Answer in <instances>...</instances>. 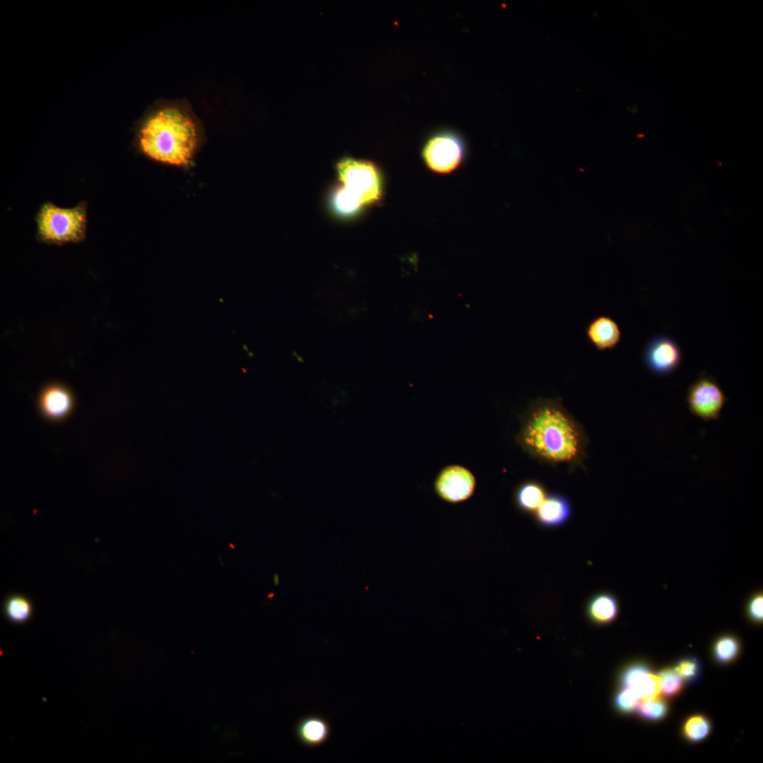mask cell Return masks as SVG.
Instances as JSON below:
<instances>
[{"label":"cell","mask_w":763,"mask_h":763,"mask_svg":"<svg viewBox=\"0 0 763 763\" xmlns=\"http://www.w3.org/2000/svg\"><path fill=\"white\" fill-rule=\"evenodd\" d=\"M516 441L531 458L550 465L581 466L588 439L560 398H538L521 418Z\"/></svg>","instance_id":"obj_1"},{"label":"cell","mask_w":763,"mask_h":763,"mask_svg":"<svg viewBox=\"0 0 763 763\" xmlns=\"http://www.w3.org/2000/svg\"><path fill=\"white\" fill-rule=\"evenodd\" d=\"M194 118L177 106H167L151 114L138 134L141 151L153 160L188 167L199 143Z\"/></svg>","instance_id":"obj_2"},{"label":"cell","mask_w":763,"mask_h":763,"mask_svg":"<svg viewBox=\"0 0 763 763\" xmlns=\"http://www.w3.org/2000/svg\"><path fill=\"white\" fill-rule=\"evenodd\" d=\"M338 170L345 184L334 199L339 211L353 213L363 204L379 199L380 179L378 171L372 162L346 158L338 164Z\"/></svg>","instance_id":"obj_3"},{"label":"cell","mask_w":763,"mask_h":763,"mask_svg":"<svg viewBox=\"0 0 763 763\" xmlns=\"http://www.w3.org/2000/svg\"><path fill=\"white\" fill-rule=\"evenodd\" d=\"M38 234L45 242L61 244L82 240L85 230L83 203L64 209L45 203L37 216Z\"/></svg>","instance_id":"obj_4"},{"label":"cell","mask_w":763,"mask_h":763,"mask_svg":"<svg viewBox=\"0 0 763 763\" xmlns=\"http://www.w3.org/2000/svg\"><path fill=\"white\" fill-rule=\"evenodd\" d=\"M727 401L716 379L705 372L700 373L687 390L689 411L704 422L719 419Z\"/></svg>","instance_id":"obj_5"},{"label":"cell","mask_w":763,"mask_h":763,"mask_svg":"<svg viewBox=\"0 0 763 763\" xmlns=\"http://www.w3.org/2000/svg\"><path fill=\"white\" fill-rule=\"evenodd\" d=\"M464 154L462 141L457 135L444 132L431 137L426 143L422 156L427 165L439 173H448L461 162Z\"/></svg>","instance_id":"obj_6"},{"label":"cell","mask_w":763,"mask_h":763,"mask_svg":"<svg viewBox=\"0 0 763 763\" xmlns=\"http://www.w3.org/2000/svg\"><path fill=\"white\" fill-rule=\"evenodd\" d=\"M682 352L675 341L666 335H658L651 339L644 351V360L647 368L657 375H668L674 372L682 362Z\"/></svg>","instance_id":"obj_7"},{"label":"cell","mask_w":763,"mask_h":763,"mask_svg":"<svg viewBox=\"0 0 763 763\" xmlns=\"http://www.w3.org/2000/svg\"><path fill=\"white\" fill-rule=\"evenodd\" d=\"M475 479L467 468L451 465L443 468L438 474L434 488L443 499L452 503L463 502L473 493Z\"/></svg>","instance_id":"obj_8"},{"label":"cell","mask_w":763,"mask_h":763,"mask_svg":"<svg viewBox=\"0 0 763 763\" xmlns=\"http://www.w3.org/2000/svg\"><path fill=\"white\" fill-rule=\"evenodd\" d=\"M586 336L598 350L615 348L621 340L622 333L617 322L611 317L600 315L590 321L586 327Z\"/></svg>","instance_id":"obj_9"},{"label":"cell","mask_w":763,"mask_h":763,"mask_svg":"<svg viewBox=\"0 0 763 763\" xmlns=\"http://www.w3.org/2000/svg\"><path fill=\"white\" fill-rule=\"evenodd\" d=\"M295 733L302 745L317 747L329 740L331 734V727L325 717L319 714H308L297 721Z\"/></svg>","instance_id":"obj_10"},{"label":"cell","mask_w":763,"mask_h":763,"mask_svg":"<svg viewBox=\"0 0 763 763\" xmlns=\"http://www.w3.org/2000/svg\"><path fill=\"white\" fill-rule=\"evenodd\" d=\"M622 682L624 687L634 691L640 699L661 694L660 677L651 673L645 665L629 666L622 674Z\"/></svg>","instance_id":"obj_11"},{"label":"cell","mask_w":763,"mask_h":763,"mask_svg":"<svg viewBox=\"0 0 763 763\" xmlns=\"http://www.w3.org/2000/svg\"><path fill=\"white\" fill-rule=\"evenodd\" d=\"M572 507L568 499L557 492L546 494L536 510L535 516L538 524L544 527L553 528L564 524L570 518Z\"/></svg>","instance_id":"obj_12"},{"label":"cell","mask_w":763,"mask_h":763,"mask_svg":"<svg viewBox=\"0 0 763 763\" xmlns=\"http://www.w3.org/2000/svg\"><path fill=\"white\" fill-rule=\"evenodd\" d=\"M42 413L52 420L65 417L72 407V398L69 392L60 386L47 388L40 397Z\"/></svg>","instance_id":"obj_13"},{"label":"cell","mask_w":763,"mask_h":763,"mask_svg":"<svg viewBox=\"0 0 763 763\" xmlns=\"http://www.w3.org/2000/svg\"><path fill=\"white\" fill-rule=\"evenodd\" d=\"M618 613V601L613 594L608 592L595 594L587 605L588 616L596 625H605L612 623Z\"/></svg>","instance_id":"obj_14"},{"label":"cell","mask_w":763,"mask_h":763,"mask_svg":"<svg viewBox=\"0 0 763 763\" xmlns=\"http://www.w3.org/2000/svg\"><path fill=\"white\" fill-rule=\"evenodd\" d=\"M4 613L11 623L23 625L32 617L33 606L25 596L13 594L8 596L4 603Z\"/></svg>","instance_id":"obj_15"},{"label":"cell","mask_w":763,"mask_h":763,"mask_svg":"<svg viewBox=\"0 0 763 763\" xmlns=\"http://www.w3.org/2000/svg\"><path fill=\"white\" fill-rule=\"evenodd\" d=\"M545 496V489L540 483L528 481L521 485L518 489L516 495V503L522 510L531 512L538 508Z\"/></svg>","instance_id":"obj_16"},{"label":"cell","mask_w":763,"mask_h":763,"mask_svg":"<svg viewBox=\"0 0 763 763\" xmlns=\"http://www.w3.org/2000/svg\"><path fill=\"white\" fill-rule=\"evenodd\" d=\"M635 711L638 715L647 720H659L668 711L666 703L658 697L640 699Z\"/></svg>","instance_id":"obj_17"},{"label":"cell","mask_w":763,"mask_h":763,"mask_svg":"<svg viewBox=\"0 0 763 763\" xmlns=\"http://www.w3.org/2000/svg\"><path fill=\"white\" fill-rule=\"evenodd\" d=\"M740 649L738 638L730 634L720 636L715 641L714 651L716 658L721 663H728L735 658Z\"/></svg>","instance_id":"obj_18"},{"label":"cell","mask_w":763,"mask_h":763,"mask_svg":"<svg viewBox=\"0 0 763 763\" xmlns=\"http://www.w3.org/2000/svg\"><path fill=\"white\" fill-rule=\"evenodd\" d=\"M710 729V722L705 716L695 715L685 721L683 726V733L687 740L698 742L709 735Z\"/></svg>","instance_id":"obj_19"},{"label":"cell","mask_w":763,"mask_h":763,"mask_svg":"<svg viewBox=\"0 0 763 763\" xmlns=\"http://www.w3.org/2000/svg\"><path fill=\"white\" fill-rule=\"evenodd\" d=\"M661 694L672 697L679 693L683 681L674 669L666 668L660 672Z\"/></svg>","instance_id":"obj_20"},{"label":"cell","mask_w":763,"mask_h":763,"mask_svg":"<svg viewBox=\"0 0 763 763\" xmlns=\"http://www.w3.org/2000/svg\"><path fill=\"white\" fill-rule=\"evenodd\" d=\"M673 669L683 682L691 683L698 679L701 671V665L697 658L686 657L682 658Z\"/></svg>","instance_id":"obj_21"},{"label":"cell","mask_w":763,"mask_h":763,"mask_svg":"<svg viewBox=\"0 0 763 763\" xmlns=\"http://www.w3.org/2000/svg\"><path fill=\"white\" fill-rule=\"evenodd\" d=\"M763 591L762 588L754 591L748 597L745 605L747 618L755 624H762L763 620Z\"/></svg>","instance_id":"obj_22"},{"label":"cell","mask_w":763,"mask_h":763,"mask_svg":"<svg viewBox=\"0 0 763 763\" xmlns=\"http://www.w3.org/2000/svg\"><path fill=\"white\" fill-rule=\"evenodd\" d=\"M640 698L632 689L624 687L616 694L614 704L621 712L628 714L635 710Z\"/></svg>","instance_id":"obj_23"}]
</instances>
